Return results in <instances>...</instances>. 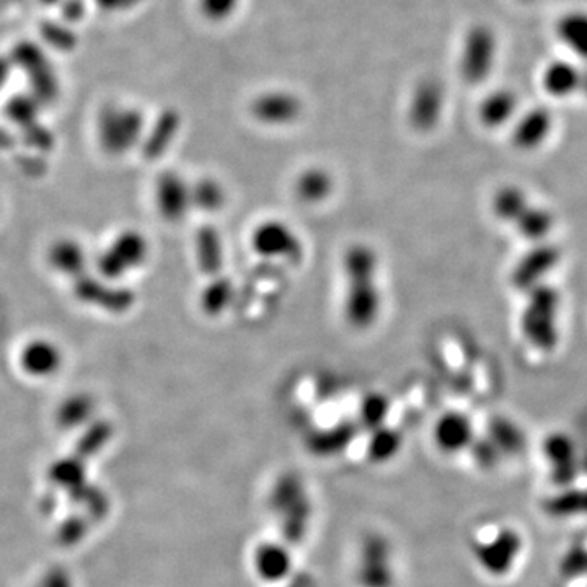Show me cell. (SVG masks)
<instances>
[{"mask_svg":"<svg viewBox=\"0 0 587 587\" xmlns=\"http://www.w3.org/2000/svg\"><path fill=\"white\" fill-rule=\"evenodd\" d=\"M341 273L345 278L343 318L349 328L366 332L379 322L385 304L379 252L367 243L349 245L341 258Z\"/></svg>","mask_w":587,"mask_h":587,"instance_id":"cell-1","label":"cell"},{"mask_svg":"<svg viewBox=\"0 0 587 587\" xmlns=\"http://www.w3.org/2000/svg\"><path fill=\"white\" fill-rule=\"evenodd\" d=\"M529 294L521 317V332L529 345L539 351H553L560 341L558 332V312H560V292L553 286L540 284Z\"/></svg>","mask_w":587,"mask_h":587,"instance_id":"cell-2","label":"cell"},{"mask_svg":"<svg viewBox=\"0 0 587 587\" xmlns=\"http://www.w3.org/2000/svg\"><path fill=\"white\" fill-rule=\"evenodd\" d=\"M499 38L495 28L477 23L468 28L460 53V76L470 85L488 80L498 64Z\"/></svg>","mask_w":587,"mask_h":587,"instance_id":"cell-3","label":"cell"},{"mask_svg":"<svg viewBox=\"0 0 587 587\" xmlns=\"http://www.w3.org/2000/svg\"><path fill=\"white\" fill-rule=\"evenodd\" d=\"M250 247L261 260L274 263H299L304 256L301 235L281 219L261 221L252 230Z\"/></svg>","mask_w":587,"mask_h":587,"instance_id":"cell-4","label":"cell"},{"mask_svg":"<svg viewBox=\"0 0 587 587\" xmlns=\"http://www.w3.org/2000/svg\"><path fill=\"white\" fill-rule=\"evenodd\" d=\"M446 92L437 79H424L416 85L408 106V121L416 133H431L439 126L444 113Z\"/></svg>","mask_w":587,"mask_h":587,"instance_id":"cell-5","label":"cell"},{"mask_svg":"<svg viewBox=\"0 0 587 587\" xmlns=\"http://www.w3.org/2000/svg\"><path fill=\"white\" fill-rule=\"evenodd\" d=\"M540 89L553 100H568L581 93L583 64L566 54L548 59L540 69Z\"/></svg>","mask_w":587,"mask_h":587,"instance_id":"cell-6","label":"cell"},{"mask_svg":"<svg viewBox=\"0 0 587 587\" xmlns=\"http://www.w3.org/2000/svg\"><path fill=\"white\" fill-rule=\"evenodd\" d=\"M561 250L553 243H537L512 268L511 284L516 291L530 292L543 284V278L557 268Z\"/></svg>","mask_w":587,"mask_h":587,"instance_id":"cell-7","label":"cell"},{"mask_svg":"<svg viewBox=\"0 0 587 587\" xmlns=\"http://www.w3.org/2000/svg\"><path fill=\"white\" fill-rule=\"evenodd\" d=\"M512 126V146L522 152L537 151L552 136L555 116L550 108L534 106L521 111Z\"/></svg>","mask_w":587,"mask_h":587,"instance_id":"cell-8","label":"cell"},{"mask_svg":"<svg viewBox=\"0 0 587 587\" xmlns=\"http://www.w3.org/2000/svg\"><path fill=\"white\" fill-rule=\"evenodd\" d=\"M553 35L563 54L587 64V9L573 7L560 12L553 23Z\"/></svg>","mask_w":587,"mask_h":587,"instance_id":"cell-9","label":"cell"},{"mask_svg":"<svg viewBox=\"0 0 587 587\" xmlns=\"http://www.w3.org/2000/svg\"><path fill=\"white\" fill-rule=\"evenodd\" d=\"M250 113L266 126H289L301 118V98L289 92L263 93L253 100Z\"/></svg>","mask_w":587,"mask_h":587,"instance_id":"cell-10","label":"cell"},{"mask_svg":"<svg viewBox=\"0 0 587 587\" xmlns=\"http://www.w3.org/2000/svg\"><path fill=\"white\" fill-rule=\"evenodd\" d=\"M519 106L521 100L516 90L509 87H499L491 90L488 95L483 97L482 102L478 105V121L482 123L483 128L499 129L514 123L519 116Z\"/></svg>","mask_w":587,"mask_h":587,"instance_id":"cell-11","label":"cell"},{"mask_svg":"<svg viewBox=\"0 0 587 587\" xmlns=\"http://www.w3.org/2000/svg\"><path fill=\"white\" fill-rule=\"evenodd\" d=\"M159 206L165 217L178 221L193 209L191 185L178 173H167L159 181Z\"/></svg>","mask_w":587,"mask_h":587,"instance_id":"cell-12","label":"cell"},{"mask_svg":"<svg viewBox=\"0 0 587 587\" xmlns=\"http://www.w3.org/2000/svg\"><path fill=\"white\" fill-rule=\"evenodd\" d=\"M473 439L472 423L459 411L442 415L434 428V441L444 452H460L470 446Z\"/></svg>","mask_w":587,"mask_h":587,"instance_id":"cell-13","label":"cell"},{"mask_svg":"<svg viewBox=\"0 0 587 587\" xmlns=\"http://www.w3.org/2000/svg\"><path fill=\"white\" fill-rule=\"evenodd\" d=\"M294 195L302 204L325 203L335 191V178L327 168L310 167L302 170L294 180Z\"/></svg>","mask_w":587,"mask_h":587,"instance_id":"cell-14","label":"cell"},{"mask_svg":"<svg viewBox=\"0 0 587 587\" xmlns=\"http://www.w3.org/2000/svg\"><path fill=\"white\" fill-rule=\"evenodd\" d=\"M196 261L199 270L212 278L222 274L224 260H226V248L224 239L216 226H203L196 232L195 239Z\"/></svg>","mask_w":587,"mask_h":587,"instance_id":"cell-15","label":"cell"},{"mask_svg":"<svg viewBox=\"0 0 587 587\" xmlns=\"http://www.w3.org/2000/svg\"><path fill=\"white\" fill-rule=\"evenodd\" d=\"M235 301V286L226 274H217L209 278L199 294V305L208 317H222Z\"/></svg>","mask_w":587,"mask_h":587,"instance_id":"cell-16","label":"cell"},{"mask_svg":"<svg viewBox=\"0 0 587 587\" xmlns=\"http://www.w3.org/2000/svg\"><path fill=\"white\" fill-rule=\"evenodd\" d=\"M191 199L193 209L204 212V214H217L226 208L227 195L226 186L222 185L217 178L204 177L191 185Z\"/></svg>","mask_w":587,"mask_h":587,"instance_id":"cell-17","label":"cell"},{"mask_svg":"<svg viewBox=\"0 0 587 587\" xmlns=\"http://www.w3.org/2000/svg\"><path fill=\"white\" fill-rule=\"evenodd\" d=\"M530 204L526 191L519 186H501L491 199V211L499 221L514 224Z\"/></svg>","mask_w":587,"mask_h":587,"instance_id":"cell-18","label":"cell"},{"mask_svg":"<svg viewBox=\"0 0 587 587\" xmlns=\"http://www.w3.org/2000/svg\"><path fill=\"white\" fill-rule=\"evenodd\" d=\"M512 226L524 239L540 243L555 227V216L542 206L530 204Z\"/></svg>","mask_w":587,"mask_h":587,"instance_id":"cell-19","label":"cell"},{"mask_svg":"<svg viewBox=\"0 0 587 587\" xmlns=\"http://www.w3.org/2000/svg\"><path fill=\"white\" fill-rule=\"evenodd\" d=\"M256 568L260 576L266 579L283 578L286 571H289V555L283 548L276 545H265L256 553Z\"/></svg>","mask_w":587,"mask_h":587,"instance_id":"cell-20","label":"cell"},{"mask_svg":"<svg viewBox=\"0 0 587 587\" xmlns=\"http://www.w3.org/2000/svg\"><path fill=\"white\" fill-rule=\"evenodd\" d=\"M389 410V400L384 393L372 392L362 400L359 416H361L362 423L374 431V429L384 426Z\"/></svg>","mask_w":587,"mask_h":587,"instance_id":"cell-21","label":"cell"},{"mask_svg":"<svg viewBox=\"0 0 587 587\" xmlns=\"http://www.w3.org/2000/svg\"><path fill=\"white\" fill-rule=\"evenodd\" d=\"M402 446L400 434L395 429H387L384 426L372 431L369 441V454L377 460L390 459Z\"/></svg>","mask_w":587,"mask_h":587,"instance_id":"cell-22","label":"cell"},{"mask_svg":"<svg viewBox=\"0 0 587 587\" xmlns=\"http://www.w3.org/2000/svg\"><path fill=\"white\" fill-rule=\"evenodd\" d=\"M239 0H201L203 14L212 22H221L234 14Z\"/></svg>","mask_w":587,"mask_h":587,"instance_id":"cell-23","label":"cell"},{"mask_svg":"<svg viewBox=\"0 0 587 587\" xmlns=\"http://www.w3.org/2000/svg\"><path fill=\"white\" fill-rule=\"evenodd\" d=\"M581 95L587 97V64H583V84H581Z\"/></svg>","mask_w":587,"mask_h":587,"instance_id":"cell-24","label":"cell"},{"mask_svg":"<svg viewBox=\"0 0 587 587\" xmlns=\"http://www.w3.org/2000/svg\"><path fill=\"white\" fill-rule=\"evenodd\" d=\"M516 2H519V4H522V5H530V4H535V2H537V0H516Z\"/></svg>","mask_w":587,"mask_h":587,"instance_id":"cell-25","label":"cell"}]
</instances>
